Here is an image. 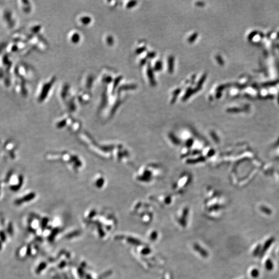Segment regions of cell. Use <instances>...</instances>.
<instances>
[{
	"instance_id": "6da1fadb",
	"label": "cell",
	"mask_w": 279,
	"mask_h": 279,
	"mask_svg": "<svg viewBox=\"0 0 279 279\" xmlns=\"http://www.w3.org/2000/svg\"><path fill=\"white\" fill-rule=\"evenodd\" d=\"M164 170L159 163L150 162L137 169L135 175V180L143 185H152L163 177Z\"/></svg>"
},
{
	"instance_id": "7a4b0ae2",
	"label": "cell",
	"mask_w": 279,
	"mask_h": 279,
	"mask_svg": "<svg viewBox=\"0 0 279 279\" xmlns=\"http://www.w3.org/2000/svg\"><path fill=\"white\" fill-rule=\"evenodd\" d=\"M193 176L188 171L181 172L176 176L172 184V190L175 195L183 194L188 190L193 182Z\"/></svg>"
},
{
	"instance_id": "3957f363",
	"label": "cell",
	"mask_w": 279,
	"mask_h": 279,
	"mask_svg": "<svg viewBox=\"0 0 279 279\" xmlns=\"http://www.w3.org/2000/svg\"><path fill=\"white\" fill-rule=\"evenodd\" d=\"M274 241H275V238L272 237V238L269 239L268 240H267L265 242L260 254V258H263V256L266 253V252L268 250L269 248L270 247L271 245H272V243H273Z\"/></svg>"
},
{
	"instance_id": "277c9868",
	"label": "cell",
	"mask_w": 279,
	"mask_h": 279,
	"mask_svg": "<svg viewBox=\"0 0 279 279\" xmlns=\"http://www.w3.org/2000/svg\"><path fill=\"white\" fill-rule=\"evenodd\" d=\"M35 197L34 194H28V195H25L23 198L22 197L20 199L17 200L15 201V204L17 205H20L21 204L24 203V202H28L33 199V198Z\"/></svg>"
},
{
	"instance_id": "5b68a950",
	"label": "cell",
	"mask_w": 279,
	"mask_h": 279,
	"mask_svg": "<svg viewBox=\"0 0 279 279\" xmlns=\"http://www.w3.org/2000/svg\"><path fill=\"white\" fill-rule=\"evenodd\" d=\"M265 267H266L267 270H268V271H271L273 270V262L271 261V260H270V259H268V260H266V261L265 262Z\"/></svg>"
},
{
	"instance_id": "8992f818",
	"label": "cell",
	"mask_w": 279,
	"mask_h": 279,
	"mask_svg": "<svg viewBox=\"0 0 279 279\" xmlns=\"http://www.w3.org/2000/svg\"><path fill=\"white\" fill-rule=\"evenodd\" d=\"M261 248H261V245H258V246L256 247V249H254V250L253 251V256H255V257L258 256V254L260 253Z\"/></svg>"
},
{
	"instance_id": "52a82bcc",
	"label": "cell",
	"mask_w": 279,
	"mask_h": 279,
	"mask_svg": "<svg viewBox=\"0 0 279 279\" xmlns=\"http://www.w3.org/2000/svg\"><path fill=\"white\" fill-rule=\"evenodd\" d=\"M6 235L4 231H0V241L5 242L6 240Z\"/></svg>"
},
{
	"instance_id": "ba28073f",
	"label": "cell",
	"mask_w": 279,
	"mask_h": 279,
	"mask_svg": "<svg viewBox=\"0 0 279 279\" xmlns=\"http://www.w3.org/2000/svg\"><path fill=\"white\" fill-rule=\"evenodd\" d=\"M7 233L8 234L11 235V236H12L13 235V233H14V229H13V224L12 223H9V224L8 226V227L7 228Z\"/></svg>"
},
{
	"instance_id": "9c48e42d",
	"label": "cell",
	"mask_w": 279,
	"mask_h": 279,
	"mask_svg": "<svg viewBox=\"0 0 279 279\" xmlns=\"http://www.w3.org/2000/svg\"><path fill=\"white\" fill-rule=\"evenodd\" d=\"M259 271L257 269H254L252 270L251 271V275L252 277L254 278H256L258 277L259 275Z\"/></svg>"
},
{
	"instance_id": "30bf717a",
	"label": "cell",
	"mask_w": 279,
	"mask_h": 279,
	"mask_svg": "<svg viewBox=\"0 0 279 279\" xmlns=\"http://www.w3.org/2000/svg\"><path fill=\"white\" fill-rule=\"evenodd\" d=\"M83 17H84L80 18L79 20H85V17H84V16H83ZM86 19H88V17H86V16H85V19H86ZM81 22H82V23L85 24H88V23H90V22H88V21L86 22H85V21H83Z\"/></svg>"
},
{
	"instance_id": "8fae6325",
	"label": "cell",
	"mask_w": 279,
	"mask_h": 279,
	"mask_svg": "<svg viewBox=\"0 0 279 279\" xmlns=\"http://www.w3.org/2000/svg\"><path fill=\"white\" fill-rule=\"evenodd\" d=\"M2 242L1 241H0V251L2 250Z\"/></svg>"
}]
</instances>
